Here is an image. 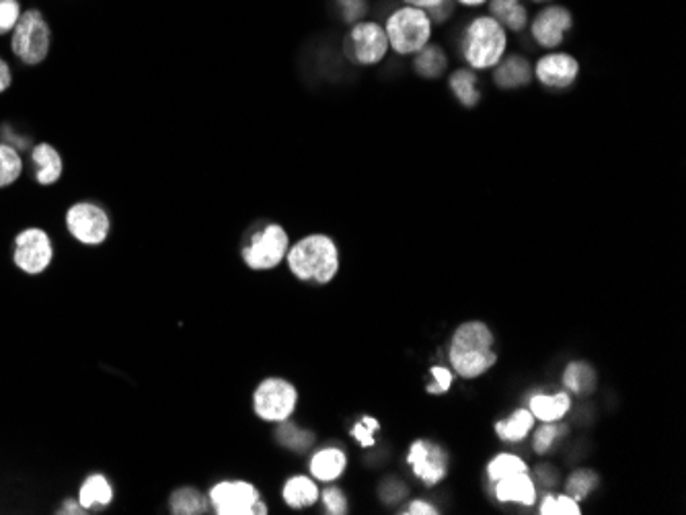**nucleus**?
<instances>
[{
  "instance_id": "obj_1",
  "label": "nucleus",
  "mask_w": 686,
  "mask_h": 515,
  "mask_svg": "<svg viewBox=\"0 0 686 515\" xmlns=\"http://www.w3.org/2000/svg\"><path fill=\"white\" fill-rule=\"evenodd\" d=\"M450 368L463 380H477L498 364L495 335L483 321H467L452 333L448 345Z\"/></svg>"
},
{
  "instance_id": "obj_2",
  "label": "nucleus",
  "mask_w": 686,
  "mask_h": 515,
  "mask_svg": "<svg viewBox=\"0 0 686 515\" xmlns=\"http://www.w3.org/2000/svg\"><path fill=\"white\" fill-rule=\"evenodd\" d=\"M290 273L300 282L329 284L339 271V249L329 234H309L286 253Z\"/></svg>"
},
{
  "instance_id": "obj_3",
  "label": "nucleus",
  "mask_w": 686,
  "mask_h": 515,
  "mask_svg": "<svg viewBox=\"0 0 686 515\" xmlns=\"http://www.w3.org/2000/svg\"><path fill=\"white\" fill-rule=\"evenodd\" d=\"M508 52V31L491 15L471 19L461 37V54L471 70H489Z\"/></svg>"
},
{
  "instance_id": "obj_4",
  "label": "nucleus",
  "mask_w": 686,
  "mask_h": 515,
  "mask_svg": "<svg viewBox=\"0 0 686 515\" xmlns=\"http://www.w3.org/2000/svg\"><path fill=\"white\" fill-rule=\"evenodd\" d=\"M383 27L389 46L395 54L415 56L419 50L430 44L434 23L428 17L426 9L405 5L395 9Z\"/></svg>"
},
{
  "instance_id": "obj_5",
  "label": "nucleus",
  "mask_w": 686,
  "mask_h": 515,
  "mask_svg": "<svg viewBox=\"0 0 686 515\" xmlns=\"http://www.w3.org/2000/svg\"><path fill=\"white\" fill-rule=\"evenodd\" d=\"M52 48V31L42 11L27 9L11 31V50L27 66L42 64Z\"/></svg>"
},
{
  "instance_id": "obj_6",
  "label": "nucleus",
  "mask_w": 686,
  "mask_h": 515,
  "mask_svg": "<svg viewBox=\"0 0 686 515\" xmlns=\"http://www.w3.org/2000/svg\"><path fill=\"white\" fill-rule=\"evenodd\" d=\"M298 407V390L286 378H265L253 392V411L265 423L288 421Z\"/></svg>"
},
{
  "instance_id": "obj_7",
  "label": "nucleus",
  "mask_w": 686,
  "mask_h": 515,
  "mask_svg": "<svg viewBox=\"0 0 686 515\" xmlns=\"http://www.w3.org/2000/svg\"><path fill=\"white\" fill-rule=\"evenodd\" d=\"M208 501L218 515H265L268 505L261 493L249 481H220L210 493Z\"/></svg>"
},
{
  "instance_id": "obj_8",
  "label": "nucleus",
  "mask_w": 686,
  "mask_h": 515,
  "mask_svg": "<svg viewBox=\"0 0 686 515\" xmlns=\"http://www.w3.org/2000/svg\"><path fill=\"white\" fill-rule=\"evenodd\" d=\"M288 249V232L280 224H268L255 232L243 247V261L253 271H270L286 259Z\"/></svg>"
},
{
  "instance_id": "obj_9",
  "label": "nucleus",
  "mask_w": 686,
  "mask_h": 515,
  "mask_svg": "<svg viewBox=\"0 0 686 515\" xmlns=\"http://www.w3.org/2000/svg\"><path fill=\"white\" fill-rule=\"evenodd\" d=\"M343 50L354 64L374 66L385 60L391 46L383 25L376 21H358L350 29Z\"/></svg>"
},
{
  "instance_id": "obj_10",
  "label": "nucleus",
  "mask_w": 686,
  "mask_h": 515,
  "mask_svg": "<svg viewBox=\"0 0 686 515\" xmlns=\"http://www.w3.org/2000/svg\"><path fill=\"white\" fill-rule=\"evenodd\" d=\"M407 464L413 477L422 481L424 487L432 489L448 477L450 458L442 444L434 440H415L409 444Z\"/></svg>"
},
{
  "instance_id": "obj_11",
  "label": "nucleus",
  "mask_w": 686,
  "mask_h": 515,
  "mask_svg": "<svg viewBox=\"0 0 686 515\" xmlns=\"http://www.w3.org/2000/svg\"><path fill=\"white\" fill-rule=\"evenodd\" d=\"M66 228L72 239H76L81 245L99 247L109 236L111 220L99 204L79 202L68 208Z\"/></svg>"
},
{
  "instance_id": "obj_12",
  "label": "nucleus",
  "mask_w": 686,
  "mask_h": 515,
  "mask_svg": "<svg viewBox=\"0 0 686 515\" xmlns=\"http://www.w3.org/2000/svg\"><path fill=\"white\" fill-rule=\"evenodd\" d=\"M54 259V247L50 234L42 228H25L17 234L13 261L27 275L44 273Z\"/></svg>"
},
{
  "instance_id": "obj_13",
  "label": "nucleus",
  "mask_w": 686,
  "mask_h": 515,
  "mask_svg": "<svg viewBox=\"0 0 686 515\" xmlns=\"http://www.w3.org/2000/svg\"><path fill=\"white\" fill-rule=\"evenodd\" d=\"M574 27V17L561 5H549L537 13L530 23V33L535 42L545 50H555L563 44L565 33Z\"/></svg>"
},
{
  "instance_id": "obj_14",
  "label": "nucleus",
  "mask_w": 686,
  "mask_h": 515,
  "mask_svg": "<svg viewBox=\"0 0 686 515\" xmlns=\"http://www.w3.org/2000/svg\"><path fill=\"white\" fill-rule=\"evenodd\" d=\"M532 74L537 81L549 89H567L578 81L580 76V62L565 52H551L539 58V62L532 66Z\"/></svg>"
},
{
  "instance_id": "obj_15",
  "label": "nucleus",
  "mask_w": 686,
  "mask_h": 515,
  "mask_svg": "<svg viewBox=\"0 0 686 515\" xmlns=\"http://www.w3.org/2000/svg\"><path fill=\"white\" fill-rule=\"evenodd\" d=\"M493 495L500 503L532 507L537 503V483L528 472H518L493 483Z\"/></svg>"
},
{
  "instance_id": "obj_16",
  "label": "nucleus",
  "mask_w": 686,
  "mask_h": 515,
  "mask_svg": "<svg viewBox=\"0 0 686 515\" xmlns=\"http://www.w3.org/2000/svg\"><path fill=\"white\" fill-rule=\"evenodd\" d=\"M532 66L526 58L518 54L504 56L498 66H493V83L504 91L528 87L532 81Z\"/></svg>"
},
{
  "instance_id": "obj_17",
  "label": "nucleus",
  "mask_w": 686,
  "mask_h": 515,
  "mask_svg": "<svg viewBox=\"0 0 686 515\" xmlns=\"http://www.w3.org/2000/svg\"><path fill=\"white\" fill-rule=\"evenodd\" d=\"M348 470V454L337 446L317 450L309 460L311 477L319 483H333Z\"/></svg>"
},
{
  "instance_id": "obj_18",
  "label": "nucleus",
  "mask_w": 686,
  "mask_h": 515,
  "mask_svg": "<svg viewBox=\"0 0 686 515\" xmlns=\"http://www.w3.org/2000/svg\"><path fill=\"white\" fill-rule=\"evenodd\" d=\"M571 409L569 392H535L528 399V411L541 423L561 421Z\"/></svg>"
},
{
  "instance_id": "obj_19",
  "label": "nucleus",
  "mask_w": 686,
  "mask_h": 515,
  "mask_svg": "<svg viewBox=\"0 0 686 515\" xmlns=\"http://www.w3.org/2000/svg\"><path fill=\"white\" fill-rule=\"evenodd\" d=\"M29 158H31V163L35 165V181L40 185H44V187L54 185L62 177V171H64L62 156L52 144L42 142V144L33 146L29 152Z\"/></svg>"
},
{
  "instance_id": "obj_20",
  "label": "nucleus",
  "mask_w": 686,
  "mask_h": 515,
  "mask_svg": "<svg viewBox=\"0 0 686 515\" xmlns=\"http://www.w3.org/2000/svg\"><path fill=\"white\" fill-rule=\"evenodd\" d=\"M321 497L317 481L311 474H294L282 487V499L292 509L313 507Z\"/></svg>"
},
{
  "instance_id": "obj_21",
  "label": "nucleus",
  "mask_w": 686,
  "mask_h": 515,
  "mask_svg": "<svg viewBox=\"0 0 686 515\" xmlns=\"http://www.w3.org/2000/svg\"><path fill=\"white\" fill-rule=\"evenodd\" d=\"M489 15L506 31L520 33L528 25V11L522 0H487Z\"/></svg>"
},
{
  "instance_id": "obj_22",
  "label": "nucleus",
  "mask_w": 686,
  "mask_h": 515,
  "mask_svg": "<svg viewBox=\"0 0 686 515\" xmlns=\"http://www.w3.org/2000/svg\"><path fill=\"white\" fill-rule=\"evenodd\" d=\"M535 421L537 419L532 417L528 407H520L508 419L495 423L493 429H495V435H498L502 442L518 444V442H524L530 435V431L535 429Z\"/></svg>"
},
{
  "instance_id": "obj_23",
  "label": "nucleus",
  "mask_w": 686,
  "mask_h": 515,
  "mask_svg": "<svg viewBox=\"0 0 686 515\" xmlns=\"http://www.w3.org/2000/svg\"><path fill=\"white\" fill-rule=\"evenodd\" d=\"M448 87L452 91V95L456 97L463 107L473 109L479 105L481 101V93H479V81H477V74L471 68H459L454 70L448 78Z\"/></svg>"
},
{
  "instance_id": "obj_24",
  "label": "nucleus",
  "mask_w": 686,
  "mask_h": 515,
  "mask_svg": "<svg viewBox=\"0 0 686 515\" xmlns=\"http://www.w3.org/2000/svg\"><path fill=\"white\" fill-rule=\"evenodd\" d=\"M563 384L571 394L586 396L594 392L598 384V376L592 364L588 362H569L567 368L563 370Z\"/></svg>"
},
{
  "instance_id": "obj_25",
  "label": "nucleus",
  "mask_w": 686,
  "mask_h": 515,
  "mask_svg": "<svg viewBox=\"0 0 686 515\" xmlns=\"http://www.w3.org/2000/svg\"><path fill=\"white\" fill-rule=\"evenodd\" d=\"M111 501H113V487L103 474H91L89 479H85L79 491V503L85 509L107 507Z\"/></svg>"
},
{
  "instance_id": "obj_26",
  "label": "nucleus",
  "mask_w": 686,
  "mask_h": 515,
  "mask_svg": "<svg viewBox=\"0 0 686 515\" xmlns=\"http://www.w3.org/2000/svg\"><path fill=\"white\" fill-rule=\"evenodd\" d=\"M413 68L424 78H440L448 68V58L440 46L428 44L413 56Z\"/></svg>"
},
{
  "instance_id": "obj_27",
  "label": "nucleus",
  "mask_w": 686,
  "mask_h": 515,
  "mask_svg": "<svg viewBox=\"0 0 686 515\" xmlns=\"http://www.w3.org/2000/svg\"><path fill=\"white\" fill-rule=\"evenodd\" d=\"M210 501L194 487H181L169 499V509L175 515H200L208 509Z\"/></svg>"
},
{
  "instance_id": "obj_28",
  "label": "nucleus",
  "mask_w": 686,
  "mask_h": 515,
  "mask_svg": "<svg viewBox=\"0 0 686 515\" xmlns=\"http://www.w3.org/2000/svg\"><path fill=\"white\" fill-rule=\"evenodd\" d=\"M276 440L280 446L292 450V452H307L313 444H315V433L311 429H304L296 423L282 421L278 431H276Z\"/></svg>"
},
{
  "instance_id": "obj_29",
  "label": "nucleus",
  "mask_w": 686,
  "mask_h": 515,
  "mask_svg": "<svg viewBox=\"0 0 686 515\" xmlns=\"http://www.w3.org/2000/svg\"><path fill=\"white\" fill-rule=\"evenodd\" d=\"M598 485H600V474L596 470L578 468L569 474V479L565 483V493L582 503L598 489Z\"/></svg>"
},
{
  "instance_id": "obj_30",
  "label": "nucleus",
  "mask_w": 686,
  "mask_h": 515,
  "mask_svg": "<svg viewBox=\"0 0 686 515\" xmlns=\"http://www.w3.org/2000/svg\"><path fill=\"white\" fill-rule=\"evenodd\" d=\"M518 472H528V464L524 462L522 456L512 454V452H502V454H495L489 462H487V479L491 483L500 481L504 477H510V474H518Z\"/></svg>"
},
{
  "instance_id": "obj_31",
  "label": "nucleus",
  "mask_w": 686,
  "mask_h": 515,
  "mask_svg": "<svg viewBox=\"0 0 686 515\" xmlns=\"http://www.w3.org/2000/svg\"><path fill=\"white\" fill-rule=\"evenodd\" d=\"M23 173V158L11 144H0V189L17 183Z\"/></svg>"
},
{
  "instance_id": "obj_32",
  "label": "nucleus",
  "mask_w": 686,
  "mask_h": 515,
  "mask_svg": "<svg viewBox=\"0 0 686 515\" xmlns=\"http://www.w3.org/2000/svg\"><path fill=\"white\" fill-rule=\"evenodd\" d=\"M541 515H582V503L567 493H547L539 505Z\"/></svg>"
},
{
  "instance_id": "obj_33",
  "label": "nucleus",
  "mask_w": 686,
  "mask_h": 515,
  "mask_svg": "<svg viewBox=\"0 0 686 515\" xmlns=\"http://www.w3.org/2000/svg\"><path fill=\"white\" fill-rule=\"evenodd\" d=\"M567 435V425L553 421V423H543L537 431H535V438H532V450L537 454H547L553 450L555 442H559L561 438Z\"/></svg>"
},
{
  "instance_id": "obj_34",
  "label": "nucleus",
  "mask_w": 686,
  "mask_h": 515,
  "mask_svg": "<svg viewBox=\"0 0 686 515\" xmlns=\"http://www.w3.org/2000/svg\"><path fill=\"white\" fill-rule=\"evenodd\" d=\"M380 429L378 419H372L364 415L354 427H352V438L362 446V448H372L376 446V433Z\"/></svg>"
},
{
  "instance_id": "obj_35",
  "label": "nucleus",
  "mask_w": 686,
  "mask_h": 515,
  "mask_svg": "<svg viewBox=\"0 0 686 515\" xmlns=\"http://www.w3.org/2000/svg\"><path fill=\"white\" fill-rule=\"evenodd\" d=\"M325 505V511L331 515H346L350 505H348V497L343 493L339 487H327L321 497H319Z\"/></svg>"
},
{
  "instance_id": "obj_36",
  "label": "nucleus",
  "mask_w": 686,
  "mask_h": 515,
  "mask_svg": "<svg viewBox=\"0 0 686 515\" xmlns=\"http://www.w3.org/2000/svg\"><path fill=\"white\" fill-rule=\"evenodd\" d=\"M23 9L19 0H0V35H7L15 29Z\"/></svg>"
},
{
  "instance_id": "obj_37",
  "label": "nucleus",
  "mask_w": 686,
  "mask_h": 515,
  "mask_svg": "<svg viewBox=\"0 0 686 515\" xmlns=\"http://www.w3.org/2000/svg\"><path fill=\"white\" fill-rule=\"evenodd\" d=\"M430 374H432L434 382H430V384L426 386V392H428V394H446V392L452 388L454 376H452L450 368H446V366H434V368L430 370Z\"/></svg>"
},
{
  "instance_id": "obj_38",
  "label": "nucleus",
  "mask_w": 686,
  "mask_h": 515,
  "mask_svg": "<svg viewBox=\"0 0 686 515\" xmlns=\"http://www.w3.org/2000/svg\"><path fill=\"white\" fill-rule=\"evenodd\" d=\"M378 495H380V499H383L385 505H395V503L405 499L407 487L401 481H397V479H389V481H385L383 485H380Z\"/></svg>"
},
{
  "instance_id": "obj_39",
  "label": "nucleus",
  "mask_w": 686,
  "mask_h": 515,
  "mask_svg": "<svg viewBox=\"0 0 686 515\" xmlns=\"http://www.w3.org/2000/svg\"><path fill=\"white\" fill-rule=\"evenodd\" d=\"M343 19L348 23H358L366 13V0H339Z\"/></svg>"
},
{
  "instance_id": "obj_40",
  "label": "nucleus",
  "mask_w": 686,
  "mask_h": 515,
  "mask_svg": "<svg viewBox=\"0 0 686 515\" xmlns=\"http://www.w3.org/2000/svg\"><path fill=\"white\" fill-rule=\"evenodd\" d=\"M401 513H405V515H438L440 509L426 499H415Z\"/></svg>"
},
{
  "instance_id": "obj_41",
  "label": "nucleus",
  "mask_w": 686,
  "mask_h": 515,
  "mask_svg": "<svg viewBox=\"0 0 686 515\" xmlns=\"http://www.w3.org/2000/svg\"><path fill=\"white\" fill-rule=\"evenodd\" d=\"M454 0H442L440 5L428 9V17L432 19V23H444L450 15H452V9H454Z\"/></svg>"
},
{
  "instance_id": "obj_42",
  "label": "nucleus",
  "mask_w": 686,
  "mask_h": 515,
  "mask_svg": "<svg viewBox=\"0 0 686 515\" xmlns=\"http://www.w3.org/2000/svg\"><path fill=\"white\" fill-rule=\"evenodd\" d=\"M537 481L543 487H555L559 483V472L555 468H551L549 464H543L537 468Z\"/></svg>"
},
{
  "instance_id": "obj_43",
  "label": "nucleus",
  "mask_w": 686,
  "mask_h": 515,
  "mask_svg": "<svg viewBox=\"0 0 686 515\" xmlns=\"http://www.w3.org/2000/svg\"><path fill=\"white\" fill-rule=\"evenodd\" d=\"M13 85V72L9 62L0 56V95H3Z\"/></svg>"
},
{
  "instance_id": "obj_44",
  "label": "nucleus",
  "mask_w": 686,
  "mask_h": 515,
  "mask_svg": "<svg viewBox=\"0 0 686 515\" xmlns=\"http://www.w3.org/2000/svg\"><path fill=\"white\" fill-rule=\"evenodd\" d=\"M87 509L79 501H64V505L56 513H68V515H81Z\"/></svg>"
},
{
  "instance_id": "obj_45",
  "label": "nucleus",
  "mask_w": 686,
  "mask_h": 515,
  "mask_svg": "<svg viewBox=\"0 0 686 515\" xmlns=\"http://www.w3.org/2000/svg\"><path fill=\"white\" fill-rule=\"evenodd\" d=\"M403 3L405 5H409V7H417V9H432V7H436V5H440L442 3V0H403Z\"/></svg>"
},
{
  "instance_id": "obj_46",
  "label": "nucleus",
  "mask_w": 686,
  "mask_h": 515,
  "mask_svg": "<svg viewBox=\"0 0 686 515\" xmlns=\"http://www.w3.org/2000/svg\"><path fill=\"white\" fill-rule=\"evenodd\" d=\"M454 3H459L463 7H481L487 3V0H454Z\"/></svg>"
},
{
  "instance_id": "obj_47",
  "label": "nucleus",
  "mask_w": 686,
  "mask_h": 515,
  "mask_svg": "<svg viewBox=\"0 0 686 515\" xmlns=\"http://www.w3.org/2000/svg\"><path fill=\"white\" fill-rule=\"evenodd\" d=\"M532 3H549V0H532Z\"/></svg>"
}]
</instances>
